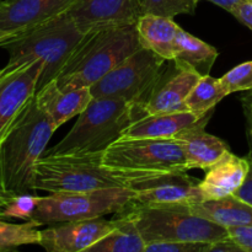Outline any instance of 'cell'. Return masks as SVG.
Listing matches in <instances>:
<instances>
[{
    "instance_id": "1",
    "label": "cell",
    "mask_w": 252,
    "mask_h": 252,
    "mask_svg": "<svg viewBox=\"0 0 252 252\" xmlns=\"http://www.w3.org/2000/svg\"><path fill=\"white\" fill-rule=\"evenodd\" d=\"M57 128L32 97L0 138V191L36 193V167Z\"/></svg>"
},
{
    "instance_id": "2",
    "label": "cell",
    "mask_w": 252,
    "mask_h": 252,
    "mask_svg": "<svg viewBox=\"0 0 252 252\" xmlns=\"http://www.w3.org/2000/svg\"><path fill=\"white\" fill-rule=\"evenodd\" d=\"M140 47L135 24L94 30L84 34L53 80L61 88H91Z\"/></svg>"
},
{
    "instance_id": "3",
    "label": "cell",
    "mask_w": 252,
    "mask_h": 252,
    "mask_svg": "<svg viewBox=\"0 0 252 252\" xmlns=\"http://www.w3.org/2000/svg\"><path fill=\"white\" fill-rule=\"evenodd\" d=\"M143 115L140 106L123 98L93 97L65 137L44 155L103 154Z\"/></svg>"
},
{
    "instance_id": "4",
    "label": "cell",
    "mask_w": 252,
    "mask_h": 252,
    "mask_svg": "<svg viewBox=\"0 0 252 252\" xmlns=\"http://www.w3.org/2000/svg\"><path fill=\"white\" fill-rule=\"evenodd\" d=\"M84 34L65 11L30 27L0 47L9 53L7 64L14 68L32 62L42 64L38 91L58 75Z\"/></svg>"
},
{
    "instance_id": "5",
    "label": "cell",
    "mask_w": 252,
    "mask_h": 252,
    "mask_svg": "<svg viewBox=\"0 0 252 252\" xmlns=\"http://www.w3.org/2000/svg\"><path fill=\"white\" fill-rule=\"evenodd\" d=\"M121 214L134 221L147 244L153 241L214 243L229 238L225 228L193 213L187 204L161 207L128 204Z\"/></svg>"
},
{
    "instance_id": "6",
    "label": "cell",
    "mask_w": 252,
    "mask_h": 252,
    "mask_svg": "<svg viewBox=\"0 0 252 252\" xmlns=\"http://www.w3.org/2000/svg\"><path fill=\"white\" fill-rule=\"evenodd\" d=\"M126 187V177L102 165V154L43 155L37 162L36 191L90 192Z\"/></svg>"
},
{
    "instance_id": "7",
    "label": "cell",
    "mask_w": 252,
    "mask_h": 252,
    "mask_svg": "<svg viewBox=\"0 0 252 252\" xmlns=\"http://www.w3.org/2000/svg\"><path fill=\"white\" fill-rule=\"evenodd\" d=\"M132 199L127 187L96 189L90 192H62L37 197V203L29 220L38 226L66 221L101 218L121 213Z\"/></svg>"
},
{
    "instance_id": "8",
    "label": "cell",
    "mask_w": 252,
    "mask_h": 252,
    "mask_svg": "<svg viewBox=\"0 0 252 252\" xmlns=\"http://www.w3.org/2000/svg\"><path fill=\"white\" fill-rule=\"evenodd\" d=\"M102 165L122 176L187 172L185 153L175 139H120L103 153Z\"/></svg>"
},
{
    "instance_id": "9",
    "label": "cell",
    "mask_w": 252,
    "mask_h": 252,
    "mask_svg": "<svg viewBox=\"0 0 252 252\" xmlns=\"http://www.w3.org/2000/svg\"><path fill=\"white\" fill-rule=\"evenodd\" d=\"M155 52L140 47L90 88L93 97L123 98L143 108L167 68Z\"/></svg>"
},
{
    "instance_id": "10",
    "label": "cell",
    "mask_w": 252,
    "mask_h": 252,
    "mask_svg": "<svg viewBox=\"0 0 252 252\" xmlns=\"http://www.w3.org/2000/svg\"><path fill=\"white\" fill-rule=\"evenodd\" d=\"M126 177V187L132 191L129 206L161 207L187 204L203 201L199 180L186 171H166L133 175Z\"/></svg>"
},
{
    "instance_id": "11",
    "label": "cell",
    "mask_w": 252,
    "mask_h": 252,
    "mask_svg": "<svg viewBox=\"0 0 252 252\" xmlns=\"http://www.w3.org/2000/svg\"><path fill=\"white\" fill-rule=\"evenodd\" d=\"M83 33L112 26L134 25L142 11V0H75L66 10Z\"/></svg>"
},
{
    "instance_id": "12",
    "label": "cell",
    "mask_w": 252,
    "mask_h": 252,
    "mask_svg": "<svg viewBox=\"0 0 252 252\" xmlns=\"http://www.w3.org/2000/svg\"><path fill=\"white\" fill-rule=\"evenodd\" d=\"M118 225V219L101 218L52 224L41 230L39 246L48 252H81L107 235Z\"/></svg>"
},
{
    "instance_id": "13",
    "label": "cell",
    "mask_w": 252,
    "mask_h": 252,
    "mask_svg": "<svg viewBox=\"0 0 252 252\" xmlns=\"http://www.w3.org/2000/svg\"><path fill=\"white\" fill-rule=\"evenodd\" d=\"M41 74L42 64L32 62L14 68L0 81V138L36 95Z\"/></svg>"
},
{
    "instance_id": "14",
    "label": "cell",
    "mask_w": 252,
    "mask_h": 252,
    "mask_svg": "<svg viewBox=\"0 0 252 252\" xmlns=\"http://www.w3.org/2000/svg\"><path fill=\"white\" fill-rule=\"evenodd\" d=\"M199 78L201 75L192 69L180 68L174 63L172 66L165 69L152 95L143 106L144 113L155 115L187 111L185 101Z\"/></svg>"
},
{
    "instance_id": "15",
    "label": "cell",
    "mask_w": 252,
    "mask_h": 252,
    "mask_svg": "<svg viewBox=\"0 0 252 252\" xmlns=\"http://www.w3.org/2000/svg\"><path fill=\"white\" fill-rule=\"evenodd\" d=\"M75 0H0V30L19 34L65 12Z\"/></svg>"
},
{
    "instance_id": "16",
    "label": "cell",
    "mask_w": 252,
    "mask_h": 252,
    "mask_svg": "<svg viewBox=\"0 0 252 252\" xmlns=\"http://www.w3.org/2000/svg\"><path fill=\"white\" fill-rule=\"evenodd\" d=\"M212 113L201 118L196 125L182 129L172 138L182 147L187 171L192 169L207 170L230 152L229 145L223 139L206 132V126L211 120Z\"/></svg>"
},
{
    "instance_id": "17",
    "label": "cell",
    "mask_w": 252,
    "mask_h": 252,
    "mask_svg": "<svg viewBox=\"0 0 252 252\" xmlns=\"http://www.w3.org/2000/svg\"><path fill=\"white\" fill-rule=\"evenodd\" d=\"M34 97L57 129L80 115L93 100L90 88H61L54 80L42 86Z\"/></svg>"
},
{
    "instance_id": "18",
    "label": "cell",
    "mask_w": 252,
    "mask_h": 252,
    "mask_svg": "<svg viewBox=\"0 0 252 252\" xmlns=\"http://www.w3.org/2000/svg\"><path fill=\"white\" fill-rule=\"evenodd\" d=\"M249 167L248 158H239L229 152L207 169L206 176L199 182L202 198L211 201L234 194L245 181Z\"/></svg>"
},
{
    "instance_id": "19",
    "label": "cell",
    "mask_w": 252,
    "mask_h": 252,
    "mask_svg": "<svg viewBox=\"0 0 252 252\" xmlns=\"http://www.w3.org/2000/svg\"><path fill=\"white\" fill-rule=\"evenodd\" d=\"M199 120L189 111L143 115L128 126L121 139H172L177 133L196 125Z\"/></svg>"
},
{
    "instance_id": "20",
    "label": "cell",
    "mask_w": 252,
    "mask_h": 252,
    "mask_svg": "<svg viewBox=\"0 0 252 252\" xmlns=\"http://www.w3.org/2000/svg\"><path fill=\"white\" fill-rule=\"evenodd\" d=\"M135 29L142 47L155 52L166 61L174 59L177 34L181 29L174 19L143 14L135 22Z\"/></svg>"
},
{
    "instance_id": "21",
    "label": "cell",
    "mask_w": 252,
    "mask_h": 252,
    "mask_svg": "<svg viewBox=\"0 0 252 252\" xmlns=\"http://www.w3.org/2000/svg\"><path fill=\"white\" fill-rule=\"evenodd\" d=\"M189 207L193 213L225 229L230 226H252V206L235 194L211 201L203 199Z\"/></svg>"
},
{
    "instance_id": "22",
    "label": "cell",
    "mask_w": 252,
    "mask_h": 252,
    "mask_svg": "<svg viewBox=\"0 0 252 252\" xmlns=\"http://www.w3.org/2000/svg\"><path fill=\"white\" fill-rule=\"evenodd\" d=\"M219 53L213 46L180 29L172 62L180 68L192 69L201 76L209 75Z\"/></svg>"
},
{
    "instance_id": "23",
    "label": "cell",
    "mask_w": 252,
    "mask_h": 252,
    "mask_svg": "<svg viewBox=\"0 0 252 252\" xmlns=\"http://www.w3.org/2000/svg\"><path fill=\"white\" fill-rule=\"evenodd\" d=\"M118 225L86 252H145V240L129 217L116 214Z\"/></svg>"
},
{
    "instance_id": "24",
    "label": "cell",
    "mask_w": 252,
    "mask_h": 252,
    "mask_svg": "<svg viewBox=\"0 0 252 252\" xmlns=\"http://www.w3.org/2000/svg\"><path fill=\"white\" fill-rule=\"evenodd\" d=\"M228 95V91L224 88L220 79L204 75L199 78L187 96L185 106L189 112L193 113L198 118H203L204 116L213 112L216 106Z\"/></svg>"
},
{
    "instance_id": "25",
    "label": "cell",
    "mask_w": 252,
    "mask_h": 252,
    "mask_svg": "<svg viewBox=\"0 0 252 252\" xmlns=\"http://www.w3.org/2000/svg\"><path fill=\"white\" fill-rule=\"evenodd\" d=\"M34 221L10 223L0 219V251L15 250L25 245H39L41 230Z\"/></svg>"
},
{
    "instance_id": "26",
    "label": "cell",
    "mask_w": 252,
    "mask_h": 252,
    "mask_svg": "<svg viewBox=\"0 0 252 252\" xmlns=\"http://www.w3.org/2000/svg\"><path fill=\"white\" fill-rule=\"evenodd\" d=\"M197 4V0H142V11L174 19L177 15H193Z\"/></svg>"
},
{
    "instance_id": "27",
    "label": "cell",
    "mask_w": 252,
    "mask_h": 252,
    "mask_svg": "<svg viewBox=\"0 0 252 252\" xmlns=\"http://www.w3.org/2000/svg\"><path fill=\"white\" fill-rule=\"evenodd\" d=\"M228 94L252 90V61L234 66L220 78Z\"/></svg>"
},
{
    "instance_id": "28",
    "label": "cell",
    "mask_w": 252,
    "mask_h": 252,
    "mask_svg": "<svg viewBox=\"0 0 252 252\" xmlns=\"http://www.w3.org/2000/svg\"><path fill=\"white\" fill-rule=\"evenodd\" d=\"M36 194H19L14 196L5 207L0 218H19L29 220L37 203Z\"/></svg>"
},
{
    "instance_id": "29",
    "label": "cell",
    "mask_w": 252,
    "mask_h": 252,
    "mask_svg": "<svg viewBox=\"0 0 252 252\" xmlns=\"http://www.w3.org/2000/svg\"><path fill=\"white\" fill-rule=\"evenodd\" d=\"M211 243L192 241H153L145 245V252H208Z\"/></svg>"
},
{
    "instance_id": "30",
    "label": "cell",
    "mask_w": 252,
    "mask_h": 252,
    "mask_svg": "<svg viewBox=\"0 0 252 252\" xmlns=\"http://www.w3.org/2000/svg\"><path fill=\"white\" fill-rule=\"evenodd\" d=\"M228 236L244 252H252V226H230L226 228Z\"/></svg>"
},
{
    "instance_id": "31",
    "label": "cell",
    "mask_w": 252,
    "mask_h": 252,
    "mask_svg": "<svg viewBox=\"0 0 252 252\" xmlns=\"http://www.w3.org/2000/svg\"><path fill=\"white\" fill-rule=\"evenodd\" d=\"M231 15L252 31V0L241 2Z\"/></svg>"
},
{
    "instance_id": "32",
    "label": "cell",
    "mask_w": 252,
    "mask_h": 252,
    "mask_svg": "<svg viewBox=\"0 0 252 252\" xmlns=\"http://www.w3.org/2000/svg\"><path fill=\"white\" fill-rule=\"evenodd\" d=\"M250 161V160H249ZM236 197H239L240 199L245 201L246 203L251 204L252 206V161H250V167H249L248 176H246L245 181L241 185L240 189L235 192Z\"/></svg>"
},
{
    "instance_id": "33",
    "label": "cell",
    "mask_w": 252,
    "mask_h": 252,
    "mask_svg": "<svg viewBox=\"0 0 252 252\" xmlns=\"http://www.w3.org/2000/svg\"><path fill=\"white\" fill-rule=\"evenodd\" d=\"M208 252H244L234 241L226 238L209 244Z\"/></svg>"
},
{
    "instance_id": "34",
    "label": "cell",
    "mask_w": 252,
    "mask_h": 252,
    "mask_svg": "<svg viewBox=\"0 0 252 252\" xmlns=\"http://www.w3.org/2000/svg\"><path fill=\"white\" fill-rule=\"evenodd\" d=\"M197 1H209L212 4H216L217 6L221 7L225 11H228L229 14H233L234 10L244 1H248V0H197Z\"/></svg>"
},
{
    "instance_id": "35",
    "label": "cell",
    "mask_w": 252,
    "mask_h": 252,
    "mask_svg": "<svg viewBox=\"0 0 252 252\" xmlns=\"http://www.w3.org/2000/svg\"><path fill=\"white\" fill-rule=\"evenodd\" d=\"M246 121H248V140L249 147H250V152H249L248 159L252 161V115H245Z\"/></svg>"
},
{
    "instance_id": "36",
    "label": "cell",
    "mask_w": 252,
    "mask_h": 252,
    "mask_svg": "<svg viewBox=\"0 0 252 252\" xmlns=\"http://www.w3.org/2000/svg\"><path fill=\"white\" fill-rule=\"evenodd\" d=\"M243 106L245 115H252V90L249 93V95L243 97Z\"/></svg>"
},
{
    "instance_id": "37",
    "label": "cell",
    "mask_w": 252,
    "mask_h": 252,
    "mask_svg": "<svg viewBox=\"0 0 252 252\" xmlns=\"http://www.w3.org/2000/svg\"><path fill=\"white\" fill-rule=\"evenodd\" d=\"M14 196H10V194H0V216H1L2 211L5 209V207L10 203V201L12 199Z\"/></svg>"
},
{
    "instance_id": "38",
    "label": "cell",
    "mask_w": 252,
    "mask_h": 252,
    "mask_svg": "<svg viewBox=\"0 0 252 252\" xmlns=\"http://www.w3.org/2000/svg\"><path fill=\"white\" fill-rule=\"evenodd\" d=\"M12 69H14V66L9 65V64H6V65H5L4 68H1V69H0V81H1L2 79H4L5 76H6L7 74H9L10 71L12 70Z\"/></svg>"
},
{
    "instance_id": "39",
    "label": "cell",
    "mask_w": 252,
    "mask_h": 252,
    "mask_svg": "<svg viewBox=\"0 0 252 252\" xmlns=\"http://www.w3.org/2000/svg\"><path fill=\"white\" fill-rule=\"evenodd\" d=\"M15 36H16V34L9 33V32H5V31H1V30H0V44H1L2 42L7 41V39L12 38V37H15Z\"/></svg>"
},
{
    "instance_id": "40",
    "label": "cell",
    "mask_w": 252,
    "mask_h": 252,
    "mask_svg": "<svg viewBox=\"0 0 252 252\" xmlns=\"http://www.w3.org/2000/svg\"><path fill=\"white\" fill-rule=\"evenodd\" d=\"M0 194H7V193H4V192H2V191H0ZM10 196H11V194H10Z\"/></svg>"
}]
</instances>
